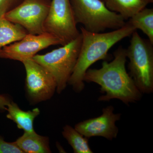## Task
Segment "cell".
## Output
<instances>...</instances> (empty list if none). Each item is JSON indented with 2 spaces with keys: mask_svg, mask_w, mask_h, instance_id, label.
Returning <instances> with one entry per match:
<instances>
[{
  "mask_svg": "<svg viewBox=\"0 0 153 153\" xmlns=\"http://www.w3.org/2000/svg\"><path fill=\"white\" fill-rule=\"evenodd\" d=\"M114 57L109 63L104 61L101 68H88L85 72L84 81L100 85V90L104 94L99 97V101L117 99L126 105L139 101L143 94L126 69V49L120 47L114 52Z\"/></svg>",
  "mask_w": 153,
  "mask_h": 153,
  "instance_id": "1",
  "label": "cell"
},
{
  "mask_svg": "<svg viewBox=\"0 0 153 153\" xmlns=\"http://www.w3.org/2000/svg\"><path fill=\"white\" fill-rule=\"evenodd\" d=\"M136 30L128 22L124 27L108 33H92L80 28L82 43L77 61L68 84L76 92L85 87V72L92 64L108 57L109 49L121 40L131 36Z\"/></svg>",
  "mask_w": 153,
  "mask_h": 153,
  "instance_id": "2",
  "label": "cell"
},
{
  "mask_svg": "<svg viewBox=\"0 0 153 153\" xmlns=\"http://www.w3.org/2000/svg\"><path fill=\"white\" fill-rule=\"evenodd\" d=\"M76 24L85 30L101 33L107 29L115 30L124 27L125 20L120 14L110 10L102 0H70Z\"/></svg>",
  "mask_w": 153,
  "mask_h": 153,
  "instance_id": "3",
  "label": "cell"
},
{
  "mask_svg": "<svg viewBox=\"0 0 153 153\" xmlns=\"http://www.w3.org/2000/svg\"><path fill=\"white\" fill-rule=\"evenodd\" d=\"M82 39L80 33L77 38L62 47L44 55H35L32 58L54 77L58 94L63 91L68 84L77 61Z\"/></svg>",
  "mask_w": 153,
  "mask_h": 153,
  "instance_id": "4",
  "label": "cell"
},
{
  "mask_svg": "<svg viewBox=\"0 0 153 153\" xmlns=\"http://www.w3.org/2000/svg\"><path fill=\"white\" fill-rule=\"evenodd\" d=\"M126 49L129 75L142 94L153 91V44L140 36L136 30L132 34Z\"/></svg>",
  "mask_w": 153,
  "mask_h": 153,
  "instance_id": "5",
  "label": "cell"
},
{
  "mask_svg": "<svg viewBox=\"0 0 153 153\" xmlns=\"http://www.w3.org/2000/svg\"><path fill=\"white\" fill-rule=\"evenodd\" d=\"M76 25L70 0H52L44 24L45 32L58 38L63 46L79 36Z\"/></svg>",
  "mask_w": 153,
  "mask_h": 153,
  "instance_id": "6",
  "label": "cell"
},
{
  "mask_svg": "<svg viewBox=\"0 0 153 153\" xmlns=\"http://www.w3.org/2000/svg\"><path fill=\"white\" fill-rule=\"evenodd\" d=\"M49 4L44 0H23L4 17L9 21L22 26L28 34L40 35L46 33L44 24Z\"/></svg>",
  "mask_w": 153,
  "mask_h": 153,
  "instance_id": "7",
  "label": "cell"
},
{
  "mask_svg": "<svg viewBox=\"0 0 153 153\" xmlns=\"http://www.w3.org/2000/svg\"><path fill=\"white\" fill-rule=\"evenodd\" d=\"M22 63L26 69V88L30 99L33 102H38L51 98L57 86L52 74L32 59Z\"/></svg>",
  "mask_w": 153,
  "mask_h": 153,
  "instance_id": "8",
  "label": "cell"
},
{
  "mask_svg": "<svg viewBox=\"0 0 153 153\" xmlns=\"http://www.w3.org/2000/svg\"><path fill=\"white\" fill-rule=\"evenodd\" d=\"M62 45L57 37L48 33L40 35L27 34L22 40L0 49V57L18 60L32 59L39 51L53 45Z\"/></svg>",
  "mask_w": 153,
  "mask_h": 153,
  "instance_id": "9",
  "label": "cell"
},
{
  "mask_svg": "<svg viewBox=\"0 0 153 153\" xmlns=\"http://www.w3.org/2000/svg\"><path fill=\"white\" fill-rule=\"evenodd\" d=\"M114 110L111 105L104 108L101 115L80 122L74 128L88 139L102 137L112 140L117 136L118 128L115 123L121 118L120 114H114Z\"/></svg>",
  "mask_w": 153,
  "mask_h": 153,
  "instance_id": "10",
  "label": "cell"
},
{
  "mask_svg": "<svg viewBox=\"0 0 153 153\" xmlns=\"http://www.w3.org/2000/svg\"><path fill=\"white\" fill-rule=\"evenodd\" d=\"M7 117L13 120L17 125L18 128L24 130L25 132H35L33 128L34 120L40 114L39 108H36L32 111H26L19 108L18 105L13 101L8 105Z\"/></svg>",
  "mask_w": 153,
  "mask_h": 153,
  "instance_id": "11",
  "label": "cell"
},
{
  "mask_svg": "<svg viewBox=\"0 0 153 153\" xmlns=\"http://www.w3.org/2000/svg\"><path fill=\"white\" fill-rule=\"evenodd\" d=\"M24 153H51L47 137L38 134L36 132H25L15 142Z\"/></svg>",
  "mask_w": 153,
  "mask_h": 153,
  "instance_id": "12",
  "label": "cell"
},
{
  "mask_svg": "<svg viewBox=\"0 0 153 153\" xmlns=\"http://www.w3.org/2000/svg\"><path fill=\"white\" fill-rule=\"evenodd\" d=\"M110 10L120 14L125 20L130 19L150 4L149 0H103Z\"/></svg>",
  "mask_w": 153,
  "mask_h": 153,
  "instance_id": "13",
  "label": "cell"
},
{
  "mask_svg": "<svg viewBox=\"0 0 153 153\" xmlns=\"http://www.w3.org/2000/svg\"><path fill=\"white\" fill-rule=\"evenodd\" d=\"M28 33L22 26L0 16V49L22 40Z\"/></svg>",
  "mask_w": 153,
  "mask_h": 153,
  "instance_id": "14",
  "label": "cell"
},
{
  "mask_svg": "<svg viewBox=\"0 0 153 153\" xmlns=\"http://www.w3.org/2000/svg\"><path fill=\"white\" fill-rule=\"evenodd\" d=\"M136 30L146 34L153 44V9L145 8L130 19L128 22Z\"/></svg>",
  "mask_w": 153,
  "mask_h": 153,
  "instance_id": "15",
  "label": "cell"
},
{
  "mask_svg": "<svg viewBox=\"0 0 153 153\" xmlns=\"http://www.w3.org/2000/svg\"><path fill=\"white\" fill-rule=\"evenodd\" d=\"M62 134L73 149L74 153H93L88 144V139L75 128L66 125L63 128Z\"/></svg>",
  "mask_w": 153,
  "mask_h": 153,
  "instance_id": "16",
  "label": "cell"
},
{
  "mask_svg": "<svg viewBox=\"0 0 153 153\" xmlns=\"http://www.w3.org/2000/svg\"><path fill=\"white\" fill-rule=\"evenodd\" d=\"M0 153H24L15 142L8 143L0 136Z\"/></svg>",
  "mask_w": 153,
  "mask_h": 153,
  "instance_id": "17",
  "label": "cell"
},
{
  "mask_svg": "<svg viewBox=\"0 0 153 153\" xmlns=\"http://www.w3.org/2000/svg\"><path fill=\"white\" fill-rule=\"evenodd\" d=\"M23 0H0V16L14 8Z\"/></svg>",
  "mask_w": 153,
  "mask_h": 153,
  "instance_id": "18",
  "label": "cell"
},
{
  "mask_svg": "<svg viewBox=\"0 0 153 153\" xmlns=\"http://www.w3.org/2000/svg\"><path fill=\"white\" fill-rule=\"evenodd\" d=\"M11 101L7 97L4 95H0V110H7V106Z\"/></svg>",
  "mask_w": 153,
  "mask_h": 153,
  "instance_id": "19",
  "label": "cell"
},
{
  "mask_svg": "<svg viewBox=\"0 0 153 153\" xmlns=\"http://www.w3.org/2000/svg\"><path fill=\"white\" fill-rule=\"evenodd\" d=\"M150 3H152L153 2V0H149Z\"/></svg>",
  "mask_w": 153,
  "mask_h": 153,
  "instance_id": "20",
  "label": "cell"
},
{
  "mask_svg": "<svg viewBox=\"0 0 153 153\" xmlns=\"http://www.w3.org/2000/svg\"><path fill=\"white\" fill-rule=\"evenodd\" d=\"M102 1H103V0H102Z\"/></svg>",
  "mask_w": 153,
  "mask_h": 153,
  "instance_id": "21",
  "label": "cell"
}]
</instances>
